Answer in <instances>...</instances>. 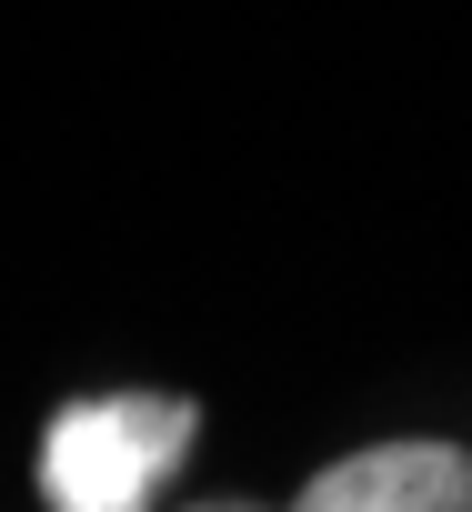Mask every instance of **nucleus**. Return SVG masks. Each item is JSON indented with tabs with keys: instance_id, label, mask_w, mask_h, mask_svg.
<instances>
[{
	"instance_id": "obj_3",
	"label": "nucleus",
	"mask_w": 472,
	"mask_h": 512,
	"mask_svg": "<svg viewBox=\"0 0 472 512\" xmlns=\"http://www.w3.org/2000/svg\"><path fill=\"white\" fill-rule=\"evenodd\" d=\"M191 512H252V502H191Z\"/></svg>"
},
{
	"instance_id": "obj_1",
	"label": "nucleus",
	"mask_w": 472,
	"mask_h": 512,
	"mask_svg": "<svg viewBox=\"0 0 472 512\" xmlns=\"http://www.w3.org/2000/svg\"><path fill=\"white\" fill-rule=\"evenodd\" d=\"M201 402L191 392H91L61 402L41 432V502L51 512H151L161 482L191 462Z\"/></svg>"
},
{
	"instance_id": "obj_2",
	"label": "nucleus",
	"mask_w": 472,
	"mask_h": 512,
	"mask_svg": "<svg viewBox=\"0 0 472 512\" xmlns=\"http://www.w3.org/2000/svg\"><path fill=\"white\" fill-rule=\"evenodd\" d=\"M292 512H472V442H442V432L362 442L322 462Z\"/></svg>"
}]
</instances>
